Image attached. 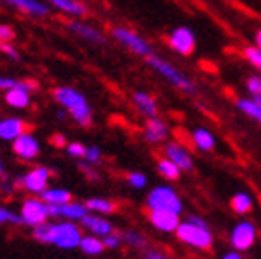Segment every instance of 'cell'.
<instances>
[{
	"label": "cell",
	"mask_w": 261,
	"mask_h": 259,
	"mask_svg": "<svg viewBox=\"0 0 261 259\" xmlns=\"http://www.w3.org/2000/svg\"><path fill=\"white\" fill-rule=\"evenodd\" d=\"M246 91L250 95L252 100H256L261 104V76L259 74H252L246 78Z\"/></svg>",
	"instance_id": "32"
},
{
	"label": "cell",
	"mask_w": 261,
	"mask_h": 259,
	"mask_svg": "<svg viewBox=\"0 0 261 259\" xmlns=\"http://www.w3.org/2000/svg\"><path fill=\"white\" fill-rule=\"evenodd\" d=\"M54 100L63 108V110L69 113V117L74 119L76 124L84 126H91L93 122V110H91L89 102L80 91L70 87V85H60L54 89Z\"/></svg>",
	"instance_id": "2"
},
{
	"label": "cell",
	"mask_w": 261,
	"mask_h": 259,
	"mask_svg": "<svg viewBox=\"0 0 261 259\" xmlns=\"http://www.w3.org/2000/svg\"><path fill=\"white\" fill-rule=\"evenodd\" d=\"M243 54H245V60L248 61V63H250L252 67H256V69L261 72V50L257 48L256 45L245 46Z\"/></svg>",
	"instance_id": "34"
},
{
	"label": "cell",
	"mask_w": 261,
	"mask_h": 259,
	"mask_svg": "<svg viewBox=\"0 0 261 259\" xmlns=\"http://www.w3.org/2000/svg\"><path fill=\"white\" fill-rule=\"evenodd\" d=\"M148 222L152 224V228L161 234H174L181 219L180 215L171 213V211H148Z\"/></svg>",
	"instance_id": "15"
},
{
	"label": "cell",
	"mask_w": 261,
	"mask_h": 259,
	"mask_svg": "<svg viewBox=\"0 0 261 259\" xmlns=\"http://www.w3.org/2000/svg\"><path fill=\"white\" fill-rule=\"evenodd\" d=\"M78 248L84 252L86 255H100L102 252L106 250L104 243H102V237L98 235H93V234H87V235H82V241H80V246Z\"/></svg>",
	"instance_id": "26"
},
{
	"label": "cell",
	"mask_w": 261,
	"mask_h": 259,
	"mask_svg": "<svg viewBox=\"0 0 261 259\" xmlns=\"http://www.w3.org/2000/svg\"><path fill=\"white\" fill-rule=\"evenodd\" d=\"M11 148H13V154L22 161H34L39 158L41 154V145L37 137L30 132H24L20 134L15 141H11Z\"/></svg>",
	"instance_id": "12"
},
{
	"label": "cell",
	"mask_w": 261,
	"mask_h": 259,
	"mask_svg": "<svg viewBox=\"0 0 261 259\" xmlns=\"http://www.w3.org/2000/svg\"><path fill=\"white\" fill-rule=\"evenodd\" d=\"M230 205L237 215H246L250 213L252 208H254V198L248 193H236L231 196Z\"/></svg>",
	"instance_id": "28"
},
{
	"label": "cell",
	"mask_w": 261,
	"mask_h": 259,
	"mask_svg": "<svg viewBox=\"0 0 261 259\" xmlns=\"http://www.w3.org/2000/svg\"><path fill=\"white\" fill-rule=\"evenodd\" d=\"M15 39V30L10 24H0V43Z\"/></svg>",
	"instance_id": "40"
},
{
	"label": "cell",
	"mask_w": 261,
	"mask_h": 259,
	"mask_svg": "<svg viewBox=\"0 0 261 259\" xmlns=\"http://www.w3.org/2000/svg\"><path fill=\"white\" fill-rule=\"evenodd\" d=\"M111 35L115 37L126 50L134 52L136 56H141V58H146V56L154 54L152 50V45L145 37H141L137 32H134L132 28H126V26H115L111 30Z\"/></svg>",
	"instance_id": "7"
},
{
	"label": "cell",
	"mask_w": 261,
	"mask_h": 259,
	"mask_svg": "<svg viewBox=\"0 0 261 259\" xmlns=\"http://www.w3.org/2000/svg\"><path fill=\"white\" fill-rule=\"evenodd\" d=\"M45 2L61 13L72 17V19H82L87 15L86 4H82L80 0H45Z\"/></svg>",
	"instance_id": "21"
},
{
	"label": "cell",
	"mask_w": 261,
	"mask_h": 259,
	"mask_svg": "<svg viewBox=\"0 0 261 259\" xmlns=\"http://www.w3.org/2000/svg\"><path fill=\"white\" fill-rule=\"evenodd\" d=\"M0 2H4V4L32 17H46L50 13V6L43 0H0Z\"/></svg>",
	"instance_id": "19"
},
{
	"label": "cell",
	"mask_w": 261,
	"mask_h": 259,
	"mask_svg": "<svg viewBox=\"0 0 261 259\" xmlns=\"http://www.w3.org/2000/svg\"><path fill=\"white\" fill-rule=\"evenodd\" d=\"M39 198L43 200V202H46V204L60 205V204L70 202V200H72V193L63 189V187H50V185H48V187L39 194Z\"/></svg>",
	"instance_id": "24"
},
{
	"label": "cell",
	"mask_w": 261,
	"mask_h": 259,
	"mask_svg": "<svg viewBox=\"0 0 261 259\" xmlns=\"http://www.w3.org/2000/svg\"><path fill=\"white\" fill-rule=\"evenodd\" d=\"M169 46L180 56H191L195 52L196 37L189 26H176L169 34Z\"/></svg>",
	"instance_id": "10"
},
{
	"label": "cell",
	"mask_w": 261,
	"mask_h": 259,
	"mask_svg": "<svg viewBox=\"0 0 261 259\" xmlns=\"http://www.w3.org/2000/svg\"><path fill=\"white\" fill-rule=\"evenodd\" d=\"M126 184L130 185L132 189L141 191V189H145L146 187L148 178H146V174L139 172V170H134V172H128V174H126Z\"/></svg>",
	"instance_id": "33"
},
{
	"label": "cell",
	"mask_w": 261,
	"mask_h": 259,
	"mask_svg": "<svg viewBox=\"0 0 261 259\" xmlns=\"http://www.w3.org/2000/svg\"><path fill=\"white\" fill-rule=\"evenodd\" d=\"M52 179V170L48 167H43V165H37L34 169H30L26 174H22L20 178L15 179V185L19 189L26 191V193L35 194L39 196L43 191L48 187Z\"/></svg>",
	"instance_id": "6"
},
{
	"label": "cell",
	"mask_w": 261,
	"mask_h": 259,
	"mask_svg": "<svg viewBox=\"0 0 261 259\" xmlns=\"http://www.w3.org/2000/svg\"><path fill=\"white\" fill-rule=\"evenodd\" d=\"M174 234L181 243L195 250H210L213 246V234H211V229L196 226L193 222H189V220H181Z\"/></svg>",
	"instance_id": "5"
},
{
	"label": "cell",
	"mask_w": 261,
	"mask_h": 259,
	"mask_svg": "<svg viewBox=\"0 0 261 259\" xmlns=\"http://www.w3.org/2000/svg\"><path fill=\"white\" fill-rule=\"evenodd\" d=\"M80 226L82 229H86L87 234L98 235V237H104V235L113 231V224L108 219H104V215H96L91 213V211L80 220Z\"/></svg>",
	"instance_id": "18"
},
{
	"label": "cell",
	"mask_w": 261,
	"mask_h": 259,
	"mask_svg": "<svg viewBox=\"0 0 261 259\" xmlns=\"http://www.w3.org/2000/svg\"><path fill=\"white\" fill-rule=\"evenodd\" d=\"M86 208L91 211V213H96V215H111L117 211V204L113 200L110 198H100V196H95V198H87L86 202Z\"/></svg>",
	"instance_id": "25"
},
{
	"label": "cell",
	"mask_w": 261,
	"mask_h": 259,
	"mask_svg": "<svg viewBox=\"0 0 261 259\" xmlns=\"http://www.w3.org/2000/svg\"><path fill=\"white\" fill-rule=\"evenodd\" d=\"M145 208L148 211H171V213H184V202L180 194L172 189L171 185H156L146 194Z\"/></svg>",
	"instance_id": "4"
},
{
	"label": "cell",
	"mask_w": 261,
	"mask_h": 259,
	"mask_svg": "<svg viewBox=\"0 0 261 259\" xmlns=\"http://www.w3.org/2000/svg\"><path fill=\"white\" fill-rule=\"evenodd\" d=\"M132 102L136 106V110L139 111L145 119L148 117H158V102L156 98L145 91H136L134 95H132Z\"/></svg>",
	"instance_id": "22"
},
{
	"label": "cell",
	"mask_w": 261,
	"mask_h": 259,
	"mask_svg": "<svg viewBox=\"0 0 261 259\" xmlns=\"http://www.w3.org/2000/svg\"><path fill=\"white\" fill-rule=\"evenodd\" d=\"M0 52L4 56H8L10 60L13 61H19L20 60V54H19V50H17V46L11 43V41H6V43H0Z\"/></svg>",
	"instance_id": "39"
},
{
	"label": "cell",
	"mask_w": 261,
	"mask_h": 259,
	"mask_svg": "<svg viewBox=\"0 0 261 259\" xmlns=\"http://www.w3.org/2000/svg\"><path fill=\"white\" fill-rule=\"evenodd\" d=\"M186 220H189V222H193V224L196 226H202V228H210V224H207V220L206 219H202V217H198V215H187Z\"/></svg>",
	"instance_id": "43"
},
{
	"label": "cell",
	"mask_w": 261,
	"mask_h": 259,
	"mask_svg": "<svg viewBox=\"0 0 261 259\" xmlns=\"http://www.w3.org/2000/svg\"><path fill=\"white\" fill-rule=\"evenodd\" d=\"M84 161L91 165H100L102 163V150L98 146L91 145L86 146V156H84Z\"/></svg>",
	"instance_id": "36"
},
{
	"label": "cell",
	"mask_w": 261,
	"mask_h": 259,
	"mask_svg": "<svg viewBox=\"0 0 261 259\" xmlns=\"http://www.w3.org/2000/svg\"><path fill=\"white\" fill-rule=\"evenodd\" d=\"M65 150H67V154H69L70 158H74V160H84V156H86V145H82L78 141L67 143Z\"/></svg>",
	"instance_id": "37"
},
{
	"label": "cell",
	"mask_w": 261,
	"mask_h": 259,
	"mask_svg": "<svg viewBox=\"0 0 261 259\" xmlns=\"http://www.w3.org/2000/svg\"><path fill=\"white\" fill-rule=\"evenodd\" d=\"M169 137V126L160 117H148L145 122V139L150 145H161Z\"/></svg>",
	"instance_id": "17"
},
{
	"label": "cell",
	"mask_w": 261,
	"mask_h": 259,
	"mask_svg": "<svg viewBox=\"0 0 261 259\" xmlns=\"http://www.w3.org/2000/svg\"><path fill=\"white\" fill-rule=\"evenodd\" d=\"M50 141H52V145L58 146V148H65L67 143H69V141L65 139V135H63V134H54Z\"/></svg>",
	"instance_id": "44"
},
{
	"label": "cell",
	"mask_w": 261,
	"mask_h": 259,
	"mask_svg": "<svg viewBox=\"0 0 261 259\" xmlns=\"http://www.w3.org/2000/svg\"><path fill=\"white\" fill-rule=\"evenodd\" d=\"M256 46H257V48L261 50V28H259V30L256 32Z\"/></svg>",
	"instance_id": "46"
},
{
	"label": "cell",
	"mask_w": 261,
	"mask_h": 259,
	"mask_svg": "<svg viewBox=\"0 0 261 259\" xmlns=\"http://www.w3.org/2000/svg\"><path fill=\"white\" fill-rule=\"evenodd\" d=\"M78 167H80V170L86 174L87 179H91V182H98V179H100L98 172L95 170V165L87 163V161H84V160H78Z\"/></svg>",
	"instance_id": "38"
},
{
	"label": "cell",
	"mask_w": 261,
	"mask_h": 259,
	"mask_svg": "<svg viewBox=\"0 0 261 259\" xmlns=\"http://www.w3.org/2000/svg\"><path fill=\"white\" fill-rule=\"evenodd\" d=\"M4 224H11V226H22V217L20 213L8 210L6 205L0 204V226Z\"/></svg>",
	"instance_id": "31"
},
{
	"label": "cell",
	"mask_w": 261,
	"mask_h": 259,
	"mask_svg": "<svg viewBox=\"0 0 261 259\" xmlns=\"http://www.w3.org/2000/svg\"><path fill=\"white\" fill-rule=\"evenodd\" d=\"M221 259H245L241 255V252H237V250H230V252H226V254H222Z\"/></svg>",
	"instance_id": "45"
},
{
	"label": "cell",
	"mask_w": 261,
	"mask_h": 259,
	"mask_svg": "<svg viewBox=\"0 0 261 259\" xmlns=\"http://www.w3.org/2000/svg\"><path fill=\"white\" fill-rule=\"evenodd\" d=\"M4 172V163H2V160H0V174Z\"/></svg>",
	"instance_id": "47"
},
{
	"label": "cell",
	"mask_w": 261,
	"mask_h": 259,
	"mask_svg": "<svg viewBox=\"0 0 261 259\" xmlns=\"http://www.w3.org/2000/svg\"><path fill=\"white\" fill-rule=\"evenodd\" d=\"M67 30H69L70 34L82 37V39L89 41V43H95V45H102L106 41L104 34H102L98 28H95L93 24L86 22V20H80V19L69 20V22H67Z\"/></svg>",
	"instance_id": "16"
},
{
	"label": "cell",
	"mask_w": 261,
	"mask_h": 259,
	"mask_svg": "<svg viewBox=\"0 0 261 259\" xmlns=\"http://www.w3.org/2000/svg\"><path fill=\"white\" fill-rule=\"evenodd\" d=\"M26 132V122L19 117H6L0 120V139L2 141H15L20 134Z\"/></svg>",
	"instance_id": "20"
},
{
	"label": "cell",
	"mask_w": 261,
	"mask_h": 259,
	"mask_svg": "<svg viewBox=\"0 0 261 259\" xmlns=\"http://www.w3.org/2000/svg\"><path fill=\"white\" fill-rule=\"evenodd\" d=\"M48 213H50V219H65V220H74V222H80L89 210L86 208L84 202H74L70 200L67 204H60V205H52L48 204Z\"/></svg>",
	"instance_id": "13"
},
{
	"label": "cell",
	"mask_w": 261,
	"mask_h": 259,
	"mask_svg": "<svg viewBox=\"0 0 261 259\" xmlns=\"http://www.w3.org/2000/svg\"><path fill=\"white\" fill-rule=\"evenodd\" d=\"M82 226L74 220H46L43 224H37L32 228V237L37 243L54 244L61 250H74L80 246L82 241Z\"/></svg>",
	"instance_id": "1"
},
{
	"label": "cell",
	"mask_w": 261,
	"mask_h": 259,
	"mask_svg": "<svg viewBox=\"0 0 261 259\" xmlns=\"http://www.w3.org/2000/svg\"><path fill=\"white\" fill-rule=\"evenodd\" d=\"M163 154H165V158H169L172 163L178 165L181 169V172H191V170L195 169V161H193L191 152L184 145L176 143V141L167 143L165 148H163Z\"/></svg>",
	"instance_id": "14"
},
{
	"label": "cell",
	"mask_w": 261,
	"mask_h": 259,
	"mask_svg": "<svg viewBox=\"0 0 261 259\" xmlns=\"http://www.w3.org/2000/svg\"><path fill=\"white\" fill-rule=\"evenodd\" d=\"M20 80H17V78H11V76H4L0 74V91H8L11 89V87H15V85H19Z\"/></svg>",
	"instance_id": "41"
},
{
	"label": "cell",
	"mask_w": 261,
	"mask_h": 259,
	"mask_svg": "<svg viewBox=\"0 0 261 259\" xmlns=\"http://www.w3.org/2000/svg\"><path fill=\"white\" fill-rule=\"evenodd\" d=\"M122 243H124L126 246L136 248V250L148 248V241H146V237L141 234V231H137V229H128V231H124V234H122Z\"/></svg>",
	"instance_id": "30"
},
{
	"label": "cell",
	"mask_w": 261,
	"mask_h": 259,
	"mask_svg": "<svg viewBox=\"0 0 261 259\" xmlns=\"http://www.w3.org/2000/svg\"><path fill=\"white\" fill-rule=\"evenodd\" d=\"M143 257L145 259H172V257H169V255L158 252V250H150V248L143 250Z\"/></svg>",
	"instance_id": "42"
},
{
	"label": "cell",
	"mask_w": 261,
	"mask_h": 259,
	"mask_svg": "<svg viewBox=\"0 0 261 259\" xmlns=\"http://www.w3.org/2000/svg\"><path fill=\"white\" fill-rule=\"evenodd\" d=\"M37 89V84L35 82H19V85L11 87V89L6 91L4 100L6 104L13 108V110H26L32 102V93Z\"/></svg>",
	"instance_id": "11"
},
{
	"label": "cell",
	"mask_w": 261,
	"mask_h": 259,
	"mask_svg": "<svg viewBox=\"0 0 261 259\" xmlns=\"http://www.w3.org/2000/svg\"><path fill=\"white\" fill-rule=\"evenodd\" d=\"M145 61H146V65L154 70V72H158L161 78H165L172 87L184 91V93H187V95H193V93L196 91V85L193 84L191 78H187V76L184 74L178 67H174L172 63H169L167 60H163V58L158 56L156 52L150 54V56H146Z\"/></svg>",
	"instance_id": "3"
},
{
	"label": "cell",
	"mask_w": 261,
	"mask_h": 259,
	"mask_svg": "<svg viewBox=\"0 0 261 259\" xmlns=\"http://www.w3.org/2000/svg\"><path fill=\"white\" fill-rule=\"evenodd\" d=\"M236 108L241 111V113H245L246 117H250V119L256 120L257 124H261V104L259 102L252 100L250 96H246V98H237Z\"/></svg>",
	"instance_id": "27"
},
{
	"label": "cell",
	"mask_w": 261,
	"mask_h": 259,
	"mask_svg": "<svg viewBox=\"0 0 261 259\" xmlns=\"http://www.w3.org/2000/svg\"><path fill=\"white\" fill-rule=\"evenodd\" d=\"M20 217H22V226H34L43 224L46 220H50V213H48V204L43 202L39 196H28L20 205Z\"/></svg>",
	"instance_id": "8"
},
{
	"label": "cell",
	"mask_w": 261,
	"mask_h": 259,
	"mask_svg": "<svg viewBox=\"0 0 261 259\" xmlns=\"http://www.w3.org/2000/svg\"><path fill=\"white\" fill-rule=\"evenodd\" d=\"M191 141H193V145H195V148H198L200 152H211L217 145L215 135L211 134L207 128H195L193 130Z\"/></svg>",
	"instance_id": "23"
},
{
	"label": "cell",
	"mask_w": 261,
	"mask_h": 259,
	"mask_svg": "<svg viewBox=\"0 0 261 259\" xmlns=\"http://www.w3.org/2000/svg\"><path fill=\"white\" fill-rule=\"evenodd\" d=\"M102 243H104L106 250H117V248H121V244H124L122 243V234H115V231L104 235V237H102Z\"/></svg>",
	"instance_id": "35"
},
{
	"label": "cell",
	"mask_w": 261,
	"mask_h": 259,
	"mask_svg": "<svg viewBox=\"0 0 261 259\" xmlns=\"http://www.w3.org/2000/svg\"><path fill=\"white\" fill-rule=\"evenodd\" d=\"M158 172L169 182H176L181 176V169L176 163H172L169 158H163V160L158 161Z\"/></svg>",
	"instance_id": "29"
},
{
	"label": "cell",
	"mask_w": 261,
	"mask_h": 259,
	"mask_svg": "<svg viewBox=\"0 0 261 259\" xmlns=\"http://www.w3.org/2000/svg\"><path fill=\"white\" fill-rule=\"evenodd\" d=\"M257 239V229L250 220H241L237 222L230 231V244L237 252H246L250 250Z\"/></svg>",
	"instance_id": "9"
}]
</instances>
